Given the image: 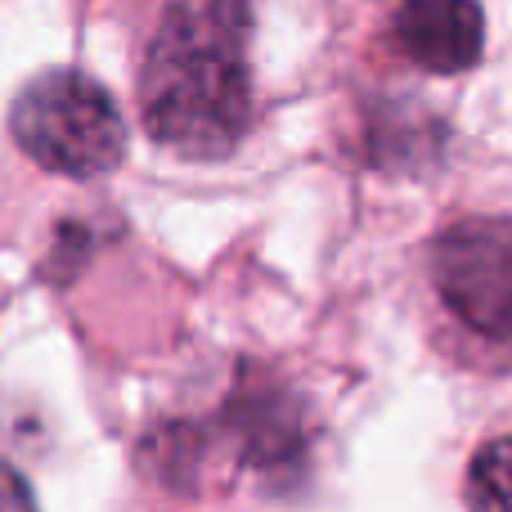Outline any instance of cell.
<instances>
[{
	"instance_id": "1",
	"label": "cell",
	"mask_w": 512,
	"mask_h": 512,
	"mask_svg": "<svg viewBox=\"0 0 512 512\" xmlns=\"http://www.w3.org/2000/svg\"><path fill=\"white\" fill-rule=\"evenodd\" d=\"M140 113L158 144L225 158L252 117L248 0H171L140 68Z\"/></svg>"
},
{
	"instance_id": "2",
	"label": "cell",
	"mask_w": 512,
	"mask_h": 512,
	"mask_svg": "<svg viewBox=\"0 0 512 512\" xmlns=\"http://www.w3.org/2000/svg\"><path fill=\"white\" fill-rule=\"evenodd\" d=\"M9 135L36 167L72 180L108 176L126 158V122L113 95L72 68L41 72L18 90Z\"/></svg>"
},
{
	"instance_id": "3",
	"label": "cell",
	"mask_w": 512,
	"mask_h": 512,
	"mask_svg": "<svg viewBox=\"0 0 512 512\" xmlns=\"http://www.w3.org/2000/svg\"><path fill=\"white\" fill-rule=\"evenodd\" d=\"M432 283L463 328L512 346V221L468 216L432 243Z\"/></svg>"
},
{
	"instance_id": "4",
	"label": "cell",
	"mask_w": 512,
	"mask_h": 512,
	"mask_svg": "<svg viewBox=\"0 0 512 512\" xmlns=\"http://www.w3.org/2000/svg\"><path fill=\"white\" fill-rule=\"evenodd\" d=\"M396 45L409 63L427 72H468L481 59L486 23L477 0H400L396 9Z\"/></svg>"
},
{
	"instance_id": "5",
	"label": "cell",
	"mask_w": 512,
	"mask_h": 512,
	"mask_svg": "<svg viewBox=\"0 0 512 512\" xmlns=\"http://www.w3.org/2000/svg\"><path fill=\"white\" fill-rule=\"evenodd\" d=\"M468 512H512V441L481 445L468 463Z\"/></svg>"
},
{
	"instance_id": "6",
	"label": "cell",
	"mask_w": 512,
	"mask_h": 512,
	"mask_svg": "<svg viewBox=\"0 0 512 512\" xmlns=\"http://www.w3.org/2000/svg\"><path fill=\"white\" fill-rule=\"evenodd\" d=\"M0 512H36L32 490L9 463H0Z\"/></svg>"
}]
</instances>
